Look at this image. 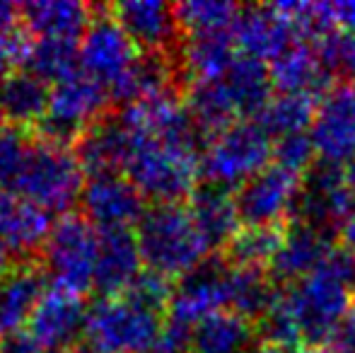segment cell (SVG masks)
<instances>
[{
	"instance_id": "cell-13",
	"label": "cell",
	"mask_w": 355,
	"mask_h": 353,
	"mask_svg": "<svg viewBox=\"0 0 355 353\" xmlns=\"http://www.w3.org/2000/svg\"><path fill=\"white\" fill-rule=\"evenodd\" d=\"M353 208L355 191L348 187L343 167L314 162L312 170L304 175L302 193H300L297 211H295L297 223L331 235L343 225Z\"/></svg>"
},
{
	"instance_id": "cell-4",
	"label": "cell",
	"mask_w": 355,
	"mask_h": 353,
	"mask_svg": "<svg viewBox=\"0 0 355 353\" xmlns=\"http://www.w3.org/2000/svg\"><path fill=\"white\" fill-rule=\"evenodd\" d=\"M85 187V170L75 157L73 148L51 146L32 136V146L22 162L12 191L17 198L42 208L46 213L68 216L80 203Z\"/></svg>"
},
{
	"instance_id": "cell-42",
	"label": "cell",
	"mask_w": 355,
	"mask_h": 353,
	"mask_svg": "<svg viewBox=\"0 0 355 353\" xmlns=\"http://www.w3.org/2000/svg\"><path fill=\"white\" fill-rule=\"evenodd\" d=\"M295 353H336L331 346H324V344H312V346H300Z\"/></svg>"
},
{
	"instance_id": "cell-16",
	"label": "cell",
	"mask_w": 355,
	"mask_h": 353,
	"mask_svg": "<svg viewBox=\"0 0 355 353\" xmlns=\"http://www.w3.org/2000/svg\"><path fill=\"white\" fill-rule=\"evenodd\" d=\"M232 37L239 53L263 61L266 66L295 42H307L283 3L244 8L232 29Z\"/></svg>"
},
{
	"instance_id": "cell-28",
	"label": "cell",
	"mask_w": 355,
	"mask_h": 353,
	"mask_svg": "<svg viewBox=\"0 0 355 353\" xmlns=\"http://www.w3.org/2000/svg\"><path fill=\"white\" fill-rule=\"evenodd\" d=\"M259 329L234 312H215L191 329V353H254Z\"/></svg>"
},
{
	"instance_id": "cell-32",
	"label": "cell",
	"mask_w": 355,
	"mask_h": 353,
	"mask_svg": "<svg viewBox=\"0 0 355 353\" xmlns=\"http://www.w3.org/2000/svg\"><path fill=\"white\" fill-rule=\"evenodd\" d=\"M242 10V5L227 3V0H187L174 5L179 32L184 37L232 32Z\"/></svg>"
},
{
	"instance_id": "cell-43",
	"label": "cell",
	"mask_w": 355,
	"mask_h": 353,
	"mask_svg": "<svg viewBox=\"0 0 355 353\" xmlns=\"http://www.w3.org/2000/svg\"><path fill=\"white\" fill-rule=\"evenodd\" d=\"M343 175H346V182H348V187L355 191V157L348 165H343Z\"/></svg>"
},
{
	"instance_id": "cell-31",
	"label": "cell",
	"mask_w": 355,
	"mask_h": 353,
	"mask_svg": "<svg viewBox=\"0 0 355 353\" xmlns=\"http://www.w3.org/2000/svg\"><path fill=\"white\" fill-rule=\"evenodd\" d=\"M24 71L37 76L46 85H58L66 78L83 71L80 66V44L68 39H32Z\"/></svg>"
},
{
	"instance_id": "cell-19",
	"label": "cell",
	"mask_w": 355,
	"mask_h": 353,
	"mask_svg": "<svg viewBox=\"0 0 355 353\" xmlns=\"http://www.w3.org/2000/svg\"><path fill=\"white\" fill-rule=\"evenodd\" d=\"M143 257L133 230L99 232L94 291L102 298L123 295L143 273Z\"/></svg>"
},
{
	"instance_id": "cell-6",
	"label": "cell",
	"mask_w": 355,
	"mask_h": 353,
	"mask_svg": "<svg viewBox=\"0 0 355 353\" xmlns=\"http://www.w3.org/2000/svg\"><path fill=\"white\" fill-rule=\"evenodd\" d=\"M271 157L273 138L254 119H242L206 141L201 153V177L218 187L239 189L266 170Z\"/></svg>"
},
{
	"instance_id": "cell-15",
	"label": "cell",
	"mask_w": 355,
	"mask_h": 353,
	"mask_svg": "<svg viewBox=\"0 0 355 353\" xmlns=\"http://www.w3.org/2000/svg\"><path fill=\"white\" fill-rule=\"evenodd\" d=\"M87 312L85 295L49 288L24 329L44 353H66L85 339Z\"/></svg>"
},
{
	"instance_id": "cell-17",
	"label": "cell",
	"mask_w": 355,
	"mask_h": 353,
	"mask_svg": "<svg viewBox=\"0 0 355 353\" xmlns=\"http://www.w3.org/2000/svg\"><path fill=\"white\" fill-rule=\"evenodd\" d=\"M123 32L131 37L141 53L148 56H172L177 49L179 24L174 5L159 0H126L107 5Z\"/></svg>"
},
{
	"instance_id": "cell-40",
	"label": "cell",
	"mask_w": 355,
	"mask_h": 353,
	"mask_svg": "<svg viewBox=\"0 0 355 353\" xmlns=\"http://www.w3.org/2000/svg\"><path fill=\"white\" fill-rule=\"evenodd\" d=\"M19 27V8L12 3H0V34Z\"/></svg>"
},
{
	"instance_id": "cell-5",
	"label": "cell",
	"mask_w": 355,
	"mask_h": 353,
	"mask_svg": "<svg viewBox=\"0 0 355 353\" xmlns=\"http://www.w3.org/2000/svg\"><path fill=\"white\" fill-rule=\"evenodd\" d=\"M167 315L133 295L99 298L87 312L85 341L94 353H150L164 329Z\"/></svg>"
},
{
	"instance_id": "cell-3",
	"label": "cell",
	"mask_w": 355,
	"mask_h": 353,
	"mask_svg": "<svg viewBox=\"0 0 355 353\" xmlns=\"http://www.w3.org/2000/svg\"><path fill=\"white\" fill-rule=\"evenodd\" d=\"M123 175L136 184L143 198L155 203H184L198 187L201 150L133 133V150Z\"/></svg>"
},
{
	"instance_id": "cell-36",
	"label": "cell",
	"mask_w": 355,
	"mask_h": 353,
	"mask_svg": "<svg viewBox=\"0 0 355 353\" xmlns=\"http://www.w3.org/2000/svg\"><path fill=\"white\" fill-rule=\"evenodd\" d=\"M29 44H32L29 34L19 27L0 34V83L8 80L19 66H24Z\"/></svg>"
},
{
	"instance_id": "cell-39",
	"label": "cell",
	"mask_w": 355,
	"mask_h": 353,
	"mask_svg": "<svg viewBox=\"0 0 355 353\" xmlns=\"http://www.w3.org/2000/svg\"><path fill=\"white\" fill-rule=\"evenodd\" d=\"M338 235H341V250H346L355 259V208L348 213L343 225L338 227Z\"/></svg>"
},
{
	"instance_id": "cell-12",
	"label": "cell",
	"mask_w": 355,
	"mask_h": 353,
	"mask_svg": "<svg viewBox=\"0 0 355 353\" xmlns=\"http://www.w3.org/2000/svg\"><path fill=\"white\" fill-rule=\"evenodd\" d=\"M319 162L343 167L355 157V80L334 83L317 102L309 128Z\"/></svg>"
},
{
	"instance_id": "cell-35",
	"label": "cell",
	"mask_w": 355,
	"mask_h": 353,
	"mask_svg": "<svg viewBox=\"0 0 355 353\" xmlns=\"http://www.w3.org/2000/svg\"><path fill=\"white\" fill-rule=\"evenodd\" d=\"M314 143L309 133H295V136H285L273 141V160L276 165L285 167V170H293L297 175H307L314 167Z\"/></svg>"
},
{
	"instance_id": "cell-33",
	"label": "cell",
	"mask_w": 355,
	"mask_h": 353,
	"mask_svg": "<svg viewBox=\"0 0 355 353\" xmlns=\"http://www.w3.org/2000/svg\"><path fill=\"white\" fill-rule=\"evenodd\" d=\"M285 237V227H244L232 237L225 247V261L234 266H254L266 268L271 266L276 252L281 250Z\"/></svg>"
},
{
	"instance_id": "cell-20",
	"label": "cell",
	"mask_w": 355,
	"mask_h": 353,
	"mask_svg": "<svg viewBox=\"0 0 355 353\" xmlns=\"http://www.w3.org/2000/svg\"><path fill=\"white\" fill-rule=\"evenodd\" d=\"M187 208L211 252L225 250L232 242V237L242 230L232 189L218 187L211 182H198V187L189 196Z\"/></svg>"
},
{
	"instance_id": "cell-25",
	"label": "cell",
	"mask_w": 355,
	"mask_h": 353,
	"mask_svg": "<svg viewBox=\"0 0 355 353\" xmlns=\"http://www.w3.org/2000/svg\"><path fill=\"white\" fill-rule=\"evenodd\" d=\"M94 8L78 0H34L19 5V24L32 39L80 42Z\"/></svg>"
},
{
	"instance_id": "cell-1",
	"label": "cell",
	"mask_w": 355,
	"mask_h": 353,
	"mask_svg": "<svg viewBox=\"0 0 355 353\" xmlns=\"http://www.w3.org/2000/svg\"><path fill=\"white\" fill-rule=\"evenodd\" d=\"M355 259L336 247L327 261L304 278L281 283L271 307L261 317L268 344L281 349L312 346L331 339L355 302Z\"/></svg>"
},
{
	"instance_id": "cell-38",
	"label": "cell",
	"mask_w": 355,
	"mask_h": 353,
	"mask_svg": "<svg viewBox=\"0 0 355 353\" xmlns=\"http://www.w3.org/2000/svg\"><path fill=\"white\" fill-rule=\"evenodd\" d=\"M0 353H44L42 346L29 336L27 329L0 334Z\"/></svg>"
},
{
	"instance_id": "cell-45",
	"label": "cell",
	"mask_w": 355,
	"mask_h": 353,
	"mask_svg": "<svg viewBox=\"0 0 355 353\" xmlns=\"http://www.w3.org/2000/svg\"><path fill=\"white\" fill-rule=\"evenodd\" d=\"M66 353H94L92 349H89V346H75V349H71V351H66Z\"/></svg>"
},
{
	"instance_id": "cell-11",
	"label": "cell",
	"mask_w": 355,
	"mask_h": 353,
	"mask_svg": "<svg viewBox=\"0 0 355 353\" xmlns=\"http://www.w3.org/2000/svg\"><path fill=\"white\" fill-rule=\"evenodd\" d=\"M80 216L97 232L133 230L145 216V198L121 172L92 175L80 193Z\"/></svg>"
},
{
	"instance_id": "cell-30",
	"label": "cell",
	"mask_w": 355,
	"mask_h": 353,
	"mask_svg": "<svg viewBox=\"0 0 355 353\" xmlns=\"http://www.w3.org/2000/svg\"><path fill=\"white\" fill-rule=\"evenodd\" d=\"M319 99L307 97V94H288L278 92L266 102V107L254 117V121L273 138L295 136V133H309L317 112Z\"/></svg>"
},
{
	"instance_id": "cell-24",
	"label": "cell",
	"mask_w": 355,
	"mask_h": 353,
	"mask_svg": "<svg viewBox=\"0 0 355 353\" xmlns=\"http://www.w3.org/2000/svg\"><path fill=\"white\" fill-rule=\"evenodd\" d=\"M271 83L278 92L288 94H307V97L322 99L324 92L331 87V73L322 63L314 44L295 42L281 56L268 63Z\"/></svg>"
},
{
	"instance_id": "cell-29",
	"label": "cell",
	"mask_w": 355,
	"mask_h": 353,
	"mask_svg": "<svg viewBox=\"0 0 355 353\" xmlns=\"http://www.w3.org/2000/svg\"><path fill=\"white\" fill-rule=\"evenodd\" d=\"M227 89L239 119H254L273 97V83L268 66L252 56L239 53L234 63L218 78Z\"/></svg>"
},
{
	"instance_id": "cell-9",
	"label": "cell",
	"mask_w": 355,
	"mask_h": 353,
	"mask_svg": "<svg viewBox=\"0 0 355 353\" xmlns=\"http://www.w3.org/2000/svg\"><path fill=\"white\" fill-rule=\"evenodd\" d=\"M143 53L131 42L121 24L114 19L107 5L94 10L83 39H80V66L89 78L107 87L109 97L126 85L133 68L138 66Z\"/></svg>"
},
{
	"instance_id": "cell-22",
	"label": "cell",
	"mask_w": 355,
	"mask_h": 353,
	"mask_svg": "<svg viewBox=\"0 0 355 353\" xmlns=\"http://www.w3.org/2000/svg\"><path fill=\"white\" fill-rule=\"evenodd\" d=\"M46 276L37 259L17 261L0 276V334L24 329L46 293Z\"/></svg>"
},
{
	"instance_id": "cell-37",
	"label": "cell",
	"mask_w": 355,
	"mask_h": 353,
	"mask_svg": "<svg viewBox=\"0 0 355 353\" xmlns=\"http://www.w3.org/2000/svg\"><path fill=\"white\" fill-rule=\"evenodd\" d=\"M329 346L336 353H355V302L341 320V325L336 327V332L331 334Z\"/></svg>"
},
{
	"instance_id": "cell-14",
	"label": "cell",
	"mask_w": 355,
	"mask_h": 353,
	"mask_svg": "<svg viewBox=\"0 0 355 353\" xmlns=\"http://www.w3.org/2000/svg\"><path fill=\"white\" fill-rule=\"evenodd\" d=\"M227 310V261L206 259L174 283L167 320L191 332L198 322Z\"/></svg>"
},
{
	"instance_id": "cell-7",
	"label": "cell",
	"mask_w": 355,
	"mask_h": 353,
	"mask_svg": "<svg viewBox=\"0 0 355 353\" xmlns=\"http://www.w3.org/2000/svg\"><path fill=\"white\" fill-rule=\"evenodd\" d=\"M97 255L99 232L80 213H68L53 223L39 264L51 288L85 295L94 288Z\"/></svg>"
},
{
	"instance_id": "cell-18",
	"label": "cell",
	"mask_w": 355,
	"mask_h": 353,
	"mask_svg": "<svg viewBox=\"0 0 355 353\" xmlns=\"http://www.w3.org/2000/svg\"><path fill=\"white\" fill-rule=\"evenodd\" d=\"M133 150V131L123 121L121 112L104 114L94 123H89L73 146V153L83 170L92 175L121 172Z\"/></svg>"
},
{
	"instance_id": "cell-47",
	"label": "cell",
	"mask_w": 355,
	"mask_h": 353,
	"mask_svg": "<svg viewBox=\"0 0 355 353\" xmlns=\"http://www.w3.org/2000/svg\"><path fill=\"white\" fill-rule=\"evenodd\" d=\"M0 123H3V117H0Z\"/></svg>"
},
{
	"instance_id": "cell-8",
	"label": "cell",
	"mask_w": 355,
	"mask_h": 353,
	"mask_svg": "<svg viewBox=\"0 0 355 353\" xmlns=\"http://www.w3.org/2000/svg\"><path fill=\"white\" fill-rule=\"evenodd\" d=\"M109 107L112 97L107 87L80 71L51 87L49 112L32 136L51 146L73 148L89 123L109 114Z\"/></svg>"
},
{
	"instance_id": "cell-27",
	"label": "cell",
	"mask_w": 355,
	"mask_h": 353,
	"mask_svg": "<svg viewBox=\"0 0 355 353\" xmlns=\"http://www.w3.org/2000/svg\"><path fill=\"white\" fill-rule=\"evenodd\" d=\"M49 102H51V85L24 68L0 83V117L5 126L34 133V128L46 117Z\"/></svg>"
},
{
	"instance_id": "cell-26",
	"label": "cell",
	"mask_w": 355,
	"mask_h": 353,
	"mask_svg": "<svg viewBox=\"0 0 355 353\" xmlns=\"http://www.w3.org/2000/svg\"><path fill=\"white\" fill-rule=\"evenodd\" d=\"M237 56L239 51L232 32L187 37L182 42V46H179L177 58L179 83H184V87H189L193 83L218 80L232 66Z\"/></svg>"
},
{
	"instance_id": "cell-34",
	"label": "cell",
	"mask_w": 355,
	"mask_h": 353,
	"mask_svg": "<svg viewBox=\"0 0 355 353\" xmlns=\"http://www.w3.org/2000/svg\"><path fill=\"white\" fill-rule=\"evenodd\" d=\"M29 146H32V133L12 126L0 128V191L12 189L29 153Z\"/></svg>"
},
{
	"instance_id": "cell-10",
	"label": "cell",
	"mask_w": 355,
	"mask_h": 353,
	"mask_svg": "<svg viewBox=\"0 0 355 353\" xmlns=\"http://www.w3.org/2000/svg\"><path fill=\"white\" fill-rule=\"evenodd\" d=\"M304 175L271 165L234 191L239 221L244 227H285L297 211Z\"/></svg>"
},
{
	"instance_id": "cell-21",
	"label": "cell",
	"mask_w": 355,
	"mask_h": 353,
	"mask_svg": "<svg viewBox=\"0 0 355 353\" xmlns=\"http://www.w3.org/2000/svg\"><path fill=\"white\" fill-rule=\"evenodd\" d=\"M334 240L329 232L309 227L304 223H295V225L285 227V237L281 242V250L276 252L268 273L273 281L293 283L312 273L324 261L331 257Z\"/></svg>"
},
{
	"instance_id": "cell-41",
	"label": "cell",
	"mask_w": 355,
	"mask_h": 353,
	"mask_svg": "<svg viewBox=\"0 0 355 353\" xmlns=\"http://www.w3.org/2000/svg\"><path fill=\"white\" fill-rule=\"evenodd\" d=\"M12 259H15V257L10 255V250L3 245V242H0V276H3L10 266H12Z\"/></svg>"
},
{
	"instance_id": "cell-46",
	"label": "cell",
	"mask_w": 355,
	"mask_h": 353,
	"mask_svg": "<svg viewBox=\"0 0 355 353\" xmlns=\"http://www.w3.org/2000/svg\"><path fill=\"white\" fill-rule=\"evenodd\" d=\"M5 198H8V193L0 191V211H3V206H5Z\"/></svg>"
},
{
	"instance_id": "cell-2",
	"label": "cell",
	"mask_w": 355,
	"mask_h": 353,
	"mask_svg": "<svg viewBox=\"0 0 355 353\" xmlns=\"http://www.w3.org/2000/svg\"><path fill=\"white\" fill-rule=\"evenodd\" d=\"M143 266L169 281H179L211 255L187 203H155L136 227Z\"/></svg>"
},
{
	"instance_id": "cell-23",
	"label": "cell",
	"mask_w": 355,
	"mask_h": 353,
	"mask_svg": "<svg viewBox=\"0 0 355 353\" xmlns=\"http://www.w3.org/2000/svg\"><path fill=\"white\" fill-rule=\"evenodd\" d=\"M51 213L8 193L0 211V242L17 257V261H39L44 245L51 235Z\"/></svg>"
},
{
	"instance_id": "cell-44",
	"label": "cell",
	"mask_w": 355,
	"mask_h": 353,
	"mask_svg": "<svg viewBox=\"0 0 355 353\" xmlns=\"http://www.w3.org/2000/svg\"><path fill=\"white\" fill-rule=\"evenodd\" d=\"M254 353H290L288 349H281V346H276V344H261V346H257V351Z\"/></svg>"
}]
</instances>
